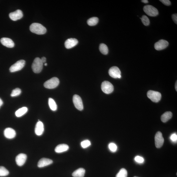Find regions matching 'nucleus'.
<instances>
[{
  "label": "nucleus",
  "instance_id": "37",
  "mask_svg": "<svg viewBox=\"0 0 177 177\" xmlns=\"http://www.w3.org/2000/svg\"><path fill=\"white\" fill-rule=\"evenodd\" d=\"M3 102L2 101V100L0 98V108H1V106H2V105L3 104Z\"/></svg>",
  "mask_w": 177,
  "mask_h": 177
},
{
  "label": "nucleus",
  "instance_id": "1",
  "mask_svg": "<svg viewBox=\"0 0 177 177\" xmlns=\"http://www.w3.org/2000/svg\"><path fill=\"white\" fill-rule=\"evenodd\" d=\"M30 30L34 34L41 35L45 34L47 30L45 27L41 24L34 23L31 24L30 27Z\"/></svg>",
  "mask_w": 177,
  "mask_h": 177
},
{
  "label": "nucleus",
  "instance_id": "2",
  "mask_svg": "<svg viewBox=\"0 0 177 177\" xmlns=\"http://www.w3.org/2000/svg\"><path fill=\"white\" fill-rule=\"evenodd\" d=\"M43 67V63L41 59L37 58L34 59L32 68L33 71L35 73H39L42 70Z\"/></svg>",
  "mask_w": 177,
  "mask_h": 177
},
{
  "label": "nucleus",
  "instance_id": "9",
  "mask_svg": "<svg viewBox=\"0 0 177 177\" xmlns=\"http://www.w3.org/2000/svg\"><path fill=\"white\" fill-rule=\"evenodd\" d=\"M73 101L75 107L79 111L83 110V105L82 99L80 96L75 94L73 97Z\"/></svg>",
  "mask_w": 177,
  "mask_h": 177
},
{
  "label": "nucleus",
  "instance_id": "24",
  "mask_svg": "<svg viewBox=\"0 0 177 177\" xmlns=\"http://www.w3.org/2000/svg\"><path fill=\"white\" fill-rule=\"evenodd\" d=\"M99 50L102 54L106 55L108 53V48L106 44L101 43L99 47Z\"/></svg>",
  "mask_w": 177,
  "mask_h": 177
},
{
  "label": "nucleus",
  "instance_id": "41",
  "mask_svg": "<svg viewBox=\"0 0 177 177\" xmlns=\"http://www.w3.org/2000/svg\"><path fill=\"white\" fill-rule=\"evenodd\" d=\"M134 177H136V176H134Z\"/></svg>",
  "mask_w": 177,
  "mask_h": 177
},
{
  "label": "nucleus",
  "instance_id": "34",
  "mask_svg": "<svg viewBox=\"0 0 177 177\" xmlns=\"http://www.w3.org/2000/svg\"><path fill=\"white\" fill-rule=\"evenodd\" d=\"M170 139L171 141L173 142H176L177 140V136L176 134H174L171 136Z\"/></svg>",
  "mask_w": 177,
  "mask_h": 177
},
{
  "label": "nucleus",
  "instance_id": "3",
  "mask_svg": "<svg viewBox=\"0 0 177 177\" xmlns=\"http://www.w3.org/2000/svg\"><path fill=\"white\" fill-rule=\"evenodd\" d=\"M59 83V79L56 77H53L45 82L44 84V86L47 89H54L58 86Z\"/></svg>",
  "mask_w": 177,
  "mask_h": 177
},
{
  "label": "nucleus",
  "instance_id": "25",
  "mask_svg": "<svg viewBox=\"0 0 177 177\" xmlns=\"http://www.w3.org/2000/svg\"><path fill=\"white\" fill-rule=\"evenodd\" d=\"M49 105L50 108L52 110L56 111L57 110V105L54 100L52 98H49L48 101Z\"/></svg>",
  "mask_w": 177,
  "mask_h": 177
},
{
  "label": "nucleus",
  "instance_id": "36",
  "mask_svg": "<svg viewBox=\"0 0 177 177\" xmlns=\"http://www.w3.org/2000/svg\"><path fill=\"white\" fill-rule=\"evenodd\" d=\"M41 59V61L42 62H43V63H45V62H46V59L45 58V57H42Z\"/></svg>",
  "mask_w": 177,
  "mask_h": 177
},
{
  "label": "nucleus",
  "instance_id": "8",
  "mask_svg": "<svg viewBox=\"0 0 177 177\" xmlns=\"http://www.w3.org/2000/svg\"><path fill=\"white\" fill-rule=\"evenodd\" d=\"M109 74L110 76L114 79L121 78V72L118 67L116 66L111 67L109 70Z\"/></svg>",
  "mask_w": 177,
  "mask_h": 177
},
{
  "label": "nucleus",
  "instance_id": "22",
  "mask_svg": "<svg viewBox=\"0 0 177 177\" xmlns=\"http://www.w3.org/2000/svg\"><path fill=\"white\" fill-rule=\"evenodd\" d=\"M27 111H28V108L27 107H22V108L19 109L16 112V115L17 117H21L25 114Z\"/></svg>",
  "mask_w": 177,
  "mask_h": 177
},
{
  "label": "nucleus",
  "instance_id": "30",
  "mask_svg": "<svg viewBox=\"0 0 177 177\" xmlns=\"http://www.w3.org/2000/svg\"><path fill=\"white\" fill-rule=\"evenodd\" d=\"M81 145L82 147L86 148L90 146L91 143L90 141L88 140H85L82 142Z\"/></svg>",
  "mask_w": 177,
  "mask_h": 177
},
{
  "label": "nucleus",
  "instance_id": "20",
  "mask_svg": "<svg viewBox=\"0 0 177 177\" xmlns=\"http://www.w3.org/2000/svg\"><path fill=\"white\" fill-rule=\"evenodd\" d=\"M85 170L83 168H80L75 171L72 174V176L74 177H84Z\"/></svg>",
  "mask_w": 177,
  "mask_h": 177
},
{
  "label": "nucleus",
  "instance_id": "13",
  "mask_svg": "<svg viewBox=\"0 0 177 177\" xmlns=\"http://www.w3.org/2000/svg\"><path fill=\"white\" fill-rule=\"evenodd\" d=\"M27 156L26 154H21L17 155L16 158V163L19 166H23L25 163Z\"/></svg>",
  "mask_w": 177,
  "mask_h": 177
},
{
  "label": "nucleus",
  "instance_id": "11",
  "mask_svg": "<svg viewBox=\"0 0 177 177\" xmlns=\"http://www.w3.org/2000/svg\"><path fill=\"white\" fill-rule=\"evenodd\" d=\"M169 42L164 39H161L154 44V48L158 51L165 49L168 46Z\"/></svg>",
  "mask_w": 177,
  "mask_h": 177
},
{
  "label": "nucleus",
  "instance_id": "38",
  "mask_svg": "<svg viewBox=\"0 0 177 177\" xmlns=\"http://www.w3.org/2000/svg\"><path fill=\"white\" fill-rule=\"evenodd\" d=\"M141 1L145 3H148V1L147 0H142Z\"/></svg>",
  "mask_w": 177,
  "mask_h": 177
},
{
  "label": "nucleus",
  "instance_id": "21",
  "mask_svg": "<svg viewBox=\"0 0 177 177\" xmlns=\"http://www.w3.org/2000/svg\"><path fill=\"white\" fill-rule=\"evenodd\" d=\"M173 114L171 112H167L161 116V119L162 122L165 123L172 117Z\"/></svg>",
  "mask_w": 177,
  "mask_h": 177
},
{
  "label": "nucleus",
  "instance_id": "23",
  "mask_svg": "<svg viewBox=\"0 0 177 177\" xmlns=\"http://www.w3.org/2000/svg\"><path fill=\"white\" fill-rule=\"evenodd\" d=\"M99 19L98 17H92L87 21V24L90 26L96 25L98 23Z\"/></svg>",
  "mask_w": 177,
  "mask_h": 177
},
{
  "label": "nucleus",
  "instance_id": "17",
  "mask_svg": "<svg viewBox=\"0 0 177 177\" xmlns=\"http://www.w3.org/2000/svg\"><path fill=\"white\" fill-rule=\"evenodd\" d=\"M44 131V127L43 123L40 121L37 122L35 128V134L37 136H41L43 134Z\"/></svg>",
  "mask_w": 177,
  "mask_h": 177
},
{
  "label": "nucleus",
  "instance_id": "4",
  "mask_svg": "<svg viewBox=\"0 0 177 177\" xmlns=\"http://www.w3.org/2000/svg\"><path fill=\"white\" fill-rule=\"evenodd\" d=\"M143 11L148 15L150 17H156L158 14V9L151 5H146L143 7Z\"/></svg>",
  "mask_w": 177,
  "mask_h": 177
},
{
  "label": "nucleus",
  "instance_id": "16",
  "mask_svg": "<svg viewBox=\"0 0 177 177\" xmlns=\"http://www.w3.org/2000/svg\"><path fill=\"white\" fill-rule=\"evenodd\" d=\"M1 43L4 46L8 48H12L14 46V42L11 39L6 37H3L1 39Z\"/></svg>",
  "mask_w": 177,
  "mask_h": 177
},
{
  "label": "nucleus",
  "instance_id": "18",
  "mask_svg": "<svg viewBox=\"0 0 177 177\" xmlns=\"http://www.w3.org/2000/svg\"><path fill=\"white\" fill-rule=\"evenodd\" d=\"M53 163V161L51 159L43 158H41L39 160L38 164H37V166L39 168L43 167L50 165Z\"/></svg>",
  "mask_w": 177,
  "mask_h": 177
},
{
  "label": "nucleus",
  "instance_id": "19",
  "mask_svg": "<svg viewBox=\"0 0 177 177\" xmlns=\"http://www.w3.org/2000/svg\"><path fill=\"white\" fill-rule=\"evenodd\" d=\"M69 149V147L67 145L61 144L56 147L55 149V151L57 153H61L68 150Z\"/></svg>",
  "mask_w": 177,
  "mask_h": 177
},
{
  "label": "nucleus",
  "instance_id": "35",
  "mask_svg": "<svg viewBox=\"0 0 177 177\" xmlns=\"http://www.w3.org/2000/svg\"><path fill=\"white\" fill-rule=\"evenodd\" d=\"M172 18L173 21L175 23L177 24V15L176 14H174L172 16Z\"/></svg>",
  "mask_w": 177,
  "mask_h": 177
},
{
  "label": "nucleus",
  "instance_id": "28",
  "mask_svg": "<svg viewBox=\"0 0 177 177\" xmlns=\"http://www.w3.org/2000/svg\"><path fill=\"white\" fill-rule=\"evenodd\" d=\"M140 19L144 25L146 26L149 25V23H150V21H149V20L147 17L145 15H143Z\"/></svg>",
  "mask_w": 177,
  "mask_h": 177
},
{
  "label": "nucleus",
  "instance_id": "15",
  "mask_svg": "<svg viewBox=\"0 0 177 177\" xmlns=\"http://www.w3.org/2000/svg\"><path fill=\"white\" fill-rule=\"evenodd\" d=\"M4 133L5 136L8 139L13 138L16 136L15 131L10 128H7L5 129Z\"/></svg>",
  "mask_w": 177,
  "mask_h": 177
},
{
  "label": "nucleus",
  "instance_id": "14",
  "mask_svg": "<svg viewBox=\"0 0 177 177\" xmlns=\"http://www.w3.org/2000/svg\"><path fill=\"white\" fill-rule=\"evenodd\" d=\"M78 43V40L74 38H70L67 39L65 42L66 48L71 49L76 46Z\"/></svg>",
  "mask_w": 177,
  "mask_h": 177
},
{
  "label": "nucleus",
  "instance_id": "39",
  "mask_svg": "<svg viewBox=\"0 0 177 177\" xmlns=\"http://www.w3.org/2000/svg\"><path fill=\"white\" fill-rule=\"evenodd\" d=\"M177 81H176V84H175V89L176 91H177Z\"/></svg>",
  "mask_w": 177,
  "mask_h": 177
},
{
  "label": "nucleus",
  "instance_id": "12",
  "mask_svg": "<svg viewBox=\"0 0 177 177\" xmlns=\"http://www.w3.org/2000/svg\"><path fill=\"white\" fill-rule=\"evenodd\" d=\"M9 16L12 20L16 21L21 19L23 16V14L21 10H17L16 11L10 13Z\"/></svg>",
  "mask_w": 177,
  "mask_h": 177
},
{
  "label": "nucleus",
  "instance_id": "29",
  "mask_svg": "<svg viewBox=\"0 0 177 177\" xmlns=\"http://www.w3.org/2000/svg\"><path fill=\"white\" fill-rule=\"evenodd\" d=\"M21 91L19 88H17L12 91L11 94L12 97H15L19 95L21 93Z\"/></svg>",
  "mask_w": 177,
  "mask_h": 177
},
{
  "label": "nucleus",
  "instance_id": "5",
  "mask_svg": "<svg viewBox=\"0 0 177 177\" xmlns=\"http://www.w3.org/2000/svg\"><path fill=\"white\" fill-rule=\"evenodd\" d=\"M147 96L152 101L156 103H158L161 98V94L160 93L153 90L149 91L147 93Z\"/></svg>",
  "mask_w": 177,
  "mask_h": 177
},
{
  "label": "nucleus",
  "instance_id": "33",
  "mask_svg": "<svg viewBox=\"0 0 177 177\" xmlns=\"http://www.w3.org/2000/svg\"><path fill=\"white\" fill-rule=\"evenodd\" d=\"M160 1L166 6H169L171 4V1L169 0H160Z\"/></svg>",
  "mask_w": 177,
  "mask_h": 177
},
{
  "label": "nucleus",
  "instance_id": "27",
  "mask_svg": "<svg viewBox=\"0 0 177 177\" xmlns=\"http://www.w3.org/2000/svg\"><path fill=\"white\" fill-rule=\"evenodd\" d=\"M9 171L4 167L0 166V176H8Z\"/></svg>",
  "mask_w": 177,
  "mask_h": 177
},
{
  "label": "nucleus",
  "instance_id": "10",
  "mask_svg": "<svg viewBox=\"0 0 177 177\" xmlns=\"http://www.w3.org/2000/svg\"><path fill=\"white\" fill-rule=\"evenodd\" d=\"M155 143L157 148H159L163 146L164 139L163 134L160 132H157L155 136Z\"/></svg>",
  "mask_w": 177,
  "mask_h": 177
},
{
  "label": "nucleus",
  "instance_id": "40",
  "mask_svg": "<svg viewBox=\"0 0 177 177\" xmlns=\"http://www.w3.org/2000/svg\"><path fill=\"white\" fill-rule=\"evenodd\" d=\"M44 65L45 66H47V63H45Z\"/></svg>",
  "mask_w": 177,
  "mask_h": 177
},
{
  "label": "nucleus",
  "instance_id": "7",
  "mask_svg": "<svg viewBox=\"0 0 177 177\" xmlns=\"http://www.w3.org/2000/svg\"><path fill=\"white\" fill-rule=\"evenodd\" d=\"M25 64V61L24 60H21L17 61L10 67L9 70L10 72H16L21 70L23 68Z\"/></svg>",
  "mask_w": 177,
  "mask_h": 177
},
{
  "label": "nucleus",
  "instance_id": "26",
  "mask_svg": "<svg viewBox=\"0 0 177 177\" xmlns=\"http://www.w3.org/2000/svg\"><path fill=\"white\" fill-rule=\"evenodd\" d=\"M127 171L125 169L122 168L117 174L116 177H127Z\"/></svg>",
  "mask_w": 177,
  "mask_h": 177
},
{
  "label": "nucleus",
  "instance_id": "32",
  "mask_svg": "<svg viewBox=\"0 0 177 177\" xmlns=\"http://www.w3.org/2000/svg\"><path fill=\"white\" fill-rule=\"evenodd\" d=\"M135 160L137 163H143L144 161V159L142 157L137 156L135 157Z\"/></svg>",
  "mask_w": 177,
  "mask_h": 177
},
{
  "label": "nucleus",
  "instance_id": "31",
  "mask_svg": "<svg viewBox=\"0 0 177 177\" xmlns=\"http://www.w3.org/2000/svg\"><path fill=\"white\" fill-rule=\"evenodd\" d=\"M109 148L110 151L112 152H115L117 149V147L116 144L112 143L109 144Z\"/></svg>",
  "mask_w": 177,
  "mask_h": 177
},
{
  "label": "nucleus",
  "instance_id": "6",
  "mask_svg": "<svg viewBox=\"0 0 177 177\" xmlns=\"http://www.w3.org/2000/svg\"><path fill=\"white\" fill-rule=\"evenodd\" d=\"M102 90L106 94H111L114 91V87L113 84L108 81H104L101 86Z\"/></svg>",
  "mask_w": 177,
  "mask_h": 177
}]
</instances>
